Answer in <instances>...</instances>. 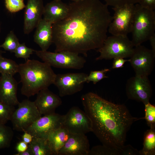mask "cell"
I'll return each instance as SVG.
<instances>
[{"label":"cell","instance_id":"26","mask_svg":"<svg viewBox=\"0 0 155 155\" xmlns=\"http://www.w3.org/2000/svg\"><path fill=\"white\" fill-rule=\"evenodd\" d=\"M20 44L19 40L13 31H11L6 37L5 41L0 45V47L5 50L14 53Z\"/></svg>","mask_w":155,"mask_h":155},{"label":"cell","instance_id":"34","mask_svg":"<svg viewBox=\"0 0 155 155\" xmlns=\"http://www.w3.org/2000/svg\"><path fill=\"white\" fill-rule=\"evenodd\" d=\"M142 7L150 9H155V0H141L139 3Z\"/></svg>","mask_w":155,"mask_h":155},{"label":"cell","instance_id":"11","mask_svg":"<svg viewBox=\"0 0 155 155\" xmlns=\"http://www.w3.org/2000/svg\"><path fill=\"white\" fill-rule=\"evenodd\" d=\"M63 126L70 133L86 134L92 131L90 119L77 106L72 107L64 115Z\"/></svg>","mask_w":155,"mask_h":155},{"label":"cell","instance_id":"40","mask_svg":"<svg viewBox=\"0 0 155 155\" xmlns=\"http://www.w3.org/2000/svg\"><path fill=\"white\" fill-rule=\"evenodd\" d=\"M3 53V51H0V57L2 56V54Z\"/></svg>","mask_w":155,"mask_h":155},{"label":"cell","instance_id":"21","mask_svg":"<svg viewBox=\"0 0 155 155\" xmlns=\"http://www.w3.org/2000/svg\"><path fill=\"white\" fill-rule=\"evenodd\" d=\"M131 150L129 145H124L121 149L112 148L103 145H97L90 149L88 155H129Z\"/></svg>","mask_w":155,"mask_h":155},{"label":"cell","instance_id":"35","mask_svg":"<svg viewBox=\"0 0 155 155\" xmlns=\"http://www.w3.org/2000/svg\"><path fill=\"white\" fill-rule=\"evenodd\" d=\"M28 144L22 140L17 143L15 148L16 150L18 153L24 152L28 148Z\"/></svg>","mask_w":155,"mask_h":155},{"label":"cell","instance_id":"16","mask_svg":"<svg viewBox=\"0 0 155 155\" xmlns=\"http://www.w3.org/2000/svg\"><path fill=\"white\" fill-rule=\"evenodd\" d=\"M37 94L34 102L42 115L55 113L56 109L62 104V101L60 97L48 88L41 90Z\"/></svg>","mask_w":155,"mask_h":155},{"label":"cell","instance_id":"23","mask_svg":"<svg viewBox=\"0 0 155 155\" xmlns=\"http://www.w3.org/2000/svg\"><path fill=\"white\" fill-rule=\"evenodd\" d=\"M33 155H53L46 139L33 137L28 144Z\"/></svg>","mask_w":155,"mask_h":155},{"label":"cell","instance_id":"22","mask_svg":"<svg viewBox=\"0 0 155 155\" xmlns=\"http://www.w3.org/2000/svg\"><path fill=\"white\" fill-rule=\"evenodd\" d=\"M143 148L139 151L140 155L155 154V129L150 128L145 133Z\"/></svg>","mask_w":155,"mask_h":155},{"label":"cell","instance_id":"13","mask_svg":"<svg viewBox=\"0 0 155 155\" xmlns=\"http://www.w3.org/2000/svg\"><path fill=\"white\" fill-rule=\"evenodd\" d=\"M126 91L128 98L143 102L145 105L149 102L152 91L148 77L135 75L127 81Z\"/></svg>","mask_w":155,"mask_h":155},{"label":"cell","instance_id":"31","mask_svg":"<svg viewBox=\"0 0 155 155\" xmlns=\"http://www.w3.org/2000/svg\"><path fill=\"white\" fill-rule=\"evenodd\" d=\"M5 4L6 9L11 13L20 11L26 7L24 0H5Z\"/></svg>","mask_w":155,"mask_h":155},{"label":"cell","instance_id":"1","mask_svg":"<svg viewBox=\"0 0 155 155\" xmlns=\"http://www.w3.org/2000/svg\"><path fill=\"white\" fill-rule=\"evenodd\" d=\"M68 5L67 16L52 24L55 52L69 51L87 57L89 51L102 45L112 16L108 6L100 0H84Z\"/></svg>","mask_w":155,"mask_h":155},{"label":"cell","instance_id":"9","mask_svg":"<svg viewBox=\"0 0 155 155\" xmlns=\"http://www.w3.org/2000/svg\"><path fill=\"white\" fill-rule=\"evenodd\" d=\"M129 62L135 75L148 77L154 68L155 54L151 49L140 45L134 47Z\"/></svg>","mask_w":155,"mask_h":155},{"label":"cell","instance_id":"28","mask_svg":"<svg viewBox=\"0 0 155 155\" xmlns=\"http://www.w3.org/2000/svg\"><path fill=\"white\" fill-rule=\"evenodd\" d=\"M110 70L108 69H104L100 70L91 71L86 79V82L89 83L92 82L95 84L102 79L108 78L105 75L107 72Z\"/></svg>","mask_w":155,"mask_h":155},{"label":"cell","instance_id":"5","mask_svg":"<svg viewBox=\"0 0 155 155\" xmlns=\"http://www.w3.org/2000/svg\"><path fill=\"white\" fill-rule=\"evenodd\" d=\"M134 47L127 36L112 35L107 37L102 46L97 50L100 54L95 60L130 57Z\"/></svg>","mask_w":155,"mask_h":155},{"label":"cell","instance_id":"25","mask_svg":"<svg viewBox=\"0 0 155 155\" xmlns=\"http://www.w3.org/2000/svg\"><path fill=\"white\" fill-rule=\"evenodd\" d=\"M19 64L10 59L0 57V73L13 76L18 72Z\"/></svg>","mask_w":155,"mask_h":155},{"label":"cell","instance_id":"33","mask_svg":"<svg viewBox=\"0 0 155 155\" xmlns=\"http://www.w3.org/2000/svg\"><path fill=\"white\" fill-rule=\"evenodd\" d=\"M129 59H125L122 57H117L113 59L112 68L113 69H118L123 67L125 62L129 61Z\"/></svg>","mask_w":155,"mask_h":155},{"label":"cell","instance_id":"37","mask_svg":"<svg viewBox=\"0 0 155 155\" xmlns=\"http://www.w3.org/2000/svg\"><path fill=\"white\" fill-rule=\"evenodd\" d=\"M15 155H33V154L32 150L28 145L27 149L24 151L14 154Z\"/></svg>","mask_w":155,"mask_h":155},{"label":"cell","instance_id":"2","mask_svg":"<svg viewBox=\"0 0 155 155\" xmlns=\"http://www.w3.org/2000/svg\"><path fill=\"white\" fill-rule=\"evenodd\" d=\"M84 112L91 121L92 131L102 145L122 149L131 125L141 118L133 117L126 107L89 92L81 97Z\"/></svg>","mask_w":155,"mask_h":155},{"label":"cell","instance_id":"10","mask_svg":"<svg viewBox=\"0 0 155 155\" xmlns=\"http://www.w3.org/2000/svg\"><path fill=\"white\" fill-rule=\"evenodd\" d=\"M87 75L84 73L57 74L53 84L57 88L60 96L72 95L83 89Z\"/></svg>","mask_w":155,"mask_h":155},{"label":"cell","instance_id":"8","mask_svg":"<svg viewBox=\"0 0 155 155\" xmlns=\"http://www.w3.org/2000/svg\"><path fill=\"white\" fill-rule=\"evenodd\" d=\"M135 5L113 7L114 13L108 31L112 35L127 36L131 32Z\"/></svg>","mask_w":155,"mask_h":155},{"label":"cell","instance_id":"19","mask_svg":"<svg viewBox=\"0 0 155 155\" xmlns=\"http://www.w3.org/2000/svg\"><path fill=\"white\" fill-rule=\"evenodd\" d=\"M52 24L43 18L37 26L34 36V42L41 50L47 51L53 43Z\"/></svg>","mask_w":155,"mask_h":155},{"label":"cell","instance_id":"39","mask_svg":"<svg viewBox=\"0 0 155 155\" xmlns=\"http://www.w3.org/2000/svg\"><path fill=\"white\" fill-rule=\"evenodd\" d=\"M71 0L73 1V2H77V1H83L84 0Z\"/></svg>","mask_w":155,"mask_h":155},{"label":"cell","instance_id":"29","mask_svg":"<svg viewBox=\"0 0 155 155\" xmlns=\"http://www.w3.org/2000/svg\"><path fill=\"white\" fill-rule=\"evenodd\" d=\"M144 118L150 128L155 127V106L150 102L145 104Z\"/></svg>","mask_w":155,"mask_h":155},{"label":"cell","instance_id":"7","mask_svg":"<svg viewBox=\"0 0 155 155\" xmlns=\"http://www.w3.org/2000/svg\"><path fill=\"white\" fill-rule=\"evenodd\" d=\"M13 112L10 121L13 129L24 132L42 116L34 102L25 99L20 102Z\"/></svg>","mask_w":155,"mask_h":155},{"label":"cell","instance_id":"32","mask_svg":"<svg viewBox=\"0 0 155 155\" xmlns=\"http://www.w3.org/2000/svg\"><path fill=\"white\" fill-rule=\"evenodd\" d=\"M108 6L113 7H121L126 5L139 3L141 0H104Z\"/></svg>","mask_w":155,"mask_h":155},{"label":"cell","instance_id":"3","mask_svg":"<svg viewBox=\"0 0 155 155\" xmlns=\"http://www.w3.org/2000/svg\"><path fill=\"white\" fill-rule=\"evenodd\" d=\"M22 94L29 97L53 84L56 74L47 63L28 59L19 64Z\"/></svg>","mask_w":155,"mask_h":155},{"label":"cell","instance_id":"30","mask_svg":"<svg viewBox=\"0 0 155 155\" xmlns=\"http://www.w3.org/2000/svg\"><path fill=\"white\" fill-rule=\"evenodd\" d=\"M35 51L33 49L27 47L24 43H20L14 53L17 58H24L26 60L28 59L30 55Z\"/></svg>","mask_w":155,"mask_h":155},{"label":"cell","instance_id":"14","mask_svg":"<svg viewBox=\"0 0 155 155\" xmlns=\"http://www.w3.org/2000/svg\"><path fill=\"white\" fill-rule=\"evenodd\" d=\"M44 6L42 0H28L24 16V31L28 34L41 20Z\"/></svg>","mask_w":155,"mask_h":155},{"label":"cell","instance_id":"24","mask_svg":"<svg viewBox=\"0 0 155 155\" xmlns=\"http://www.w3.org/2000/svg\"><path fill=\"white\" fill-rule=\"evenodd\" d=\"M13 129L5 124H0V149L8 148L13 137Z\"/></svg>","mask_w":155,"mask_h":155},{"label":"cell","instance_id":"15","mask_svg":"<svg viewBox=\"0 0 155 155\" xmlns=\"http://www.w3.org/2000/svg\"><path fill=\"white\" fill-rule=\"evenodd\" d=\"M90 144L85 134H69L58 155H88Z\"/></svg>","mask_w":155,"mask_h":155},{"label":"cell","instance_id":"4","mask_svg":"<svg viewBox=\"0 0 155 155\" xmlns=\"http://www.w3.org/2000/svg\"><path fill=\"white\" fill-rule=\"evenodd\" d=\"M131 32V41L134 47L141 45L155 33V12L154 10L144 7L139 3L135 5Z\"/></svg>","mask_w":155,"mask_h":155},{"label":"cell","instance_id":"27","mask_svg":"<svg viewBox=\"0 0 155 155\" xmlns=\"http://www.w3.org/2000/svg\"><path fill=\"white\" fill-rule=\"evenodd\" d=\"M15 110L14 106L6 104L0 101V124H5L10 121Z\"/></svg>","mask_w":155,"mask_h":155},{"label":"cell","instance_id":"41","mask_svg":"<svg viewBox=\"0 0 155 155\" xmlns=\"http://www.w3.org/2000/svg\"></svg>","mask_w":155,"mask_h":155},{"label":"cell","instance_id":"17","mask_svg":"<svg viewBox=\"0 0 155 155\" xmlns=\"http://www.w3.org/2000/svg\"><path fill=\"white\" fill-rule=\"evenodd\" d=\"M18 84L13 76L2 74L0 77V101L16 106L19 102L17 96Z\"/></svg>","mask_w":155,"mask_h":155},{"label":"cell","instance_id":"12","mask_svg":"<svg viewBox=\"0 0 155 155\" xmlns=\"http://www.w3.org/2000/svg\"><path fill=\"white\" fill-rule=\"evenodd\" d=\"M64 115L54 113L41 117L25 131L33 137L46 139L52 131L63 126Z\"/></svg>","mask_w":155,"mask_h":155},{"label":"cell","instance_id":"20","mask_svg":"<svg viewBox=\"0 0 155 155\" xmlns=\"http://www.w3.org/2000/svg\"><path fill=\"white\" fill-rule=\"evenodd\" d=\"M69 134L63 126L49 133L46 140L53 155H58L59 151L68 140Z\"/></svg>","mask_w":155,"mask_h":155},{"label":"cell","instance_id":"38","mask_svg":"<svg viewBox=\"0 0 155 155\" xmlns=\"http://www.w3.org/2000/svg\"><path fill=\"white\" fill-rule=\"evenodd\" d=\"M149 40L150 42L152 47L151 50L153 53L155 54V34L152 36Z\"/></svg>","mask_w":155,"mask_h":155},{"label":"cell","instance_id":"18","mask_svg":"<svg viewBox=\"0 0 155 155\" xmlns=\"http://www.w3.org/2000/svg\"><path fill=\"white\" fill-rule=\"evenodd\" d=\"M69 10V5L61 0H53L44 6L43 18L53 24L65 18Z\"/></svg>","mask_w":155,"mask_h":155},{"label":"cell","instance_id":"6","mask_svg":"<svg viewBox=\"0 0 155 155\" xmlns=\"http://www.w3.org/2000/svg\"><path fill=\"white\" fill-rule=\"evenodd\" d=\"M37 56L51 67L64 69H80L84 66L85 58L79 54L66 51L52 52L47 51H35Z\"/></svg>","mask_w":155,"mask_h":155},{"label":"cell","instance_id":"36","mask_svg":"<svg viewBox=\"0 0 155 155\" xmlns=\"http://www.w3.org/2000/svg\"><path fill=\"white\" fill-rule=\"evenodd\" d=\"M24 133L22 136V140L29 144L32 141L33 137L30 133L26 131H24Z\"/></svg>","mask_w":155,"mask_h":155}]
</instances>
